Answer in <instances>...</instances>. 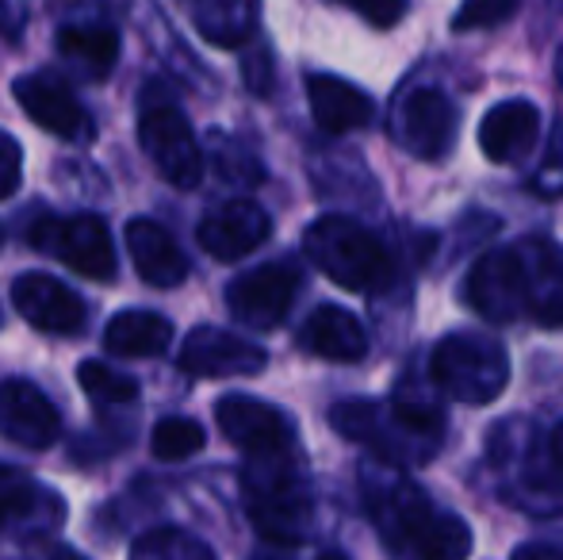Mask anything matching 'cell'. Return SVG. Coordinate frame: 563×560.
Masks as SVG:
<instances>
[{"label": "cell", "mask_w": 563, "mask_h": 560, "mask_svg": "<svg viewBox=\"0 0 563 560\" xmlns=\"http://www.w3.org/2000/svg\"><path fill=\"white\" fill-rule=\"evenodd\" d=\"M464 299L472 311L490 322H518L526 319V296H521V270L514 246L490 250L472 265L464 284Z\"/></svg>", "instance_id": "5bb4252c"}, {"label": "cell", "mask_w": 563, "mask_h": 560, "mask_svg": "<svg viewBox=\"0 0 563 560\" xmlns=\"http://www.w3.org/2000/svg\"><path fill=\"white\" fill-rule=\"evenodd\" d=\"M460 128V108L449 100V92L433 85L402 92L391 112V139L418 162H441L452 150Z\"/></svg>", "instance_id": "9c48e42d"}, {"label": "cell", "mask_w": 563, "mask_h": 560, "mask_svg": "<svg viewBox=\"0 0 563 560\" xmlns=\"http://www.w3.org/2000/svg\"><path fill=\"white\" fill-rule=\"evenodd\" d=\"M273 223L268 211L253 200H227L216 211L203 216V223L196 227L203 254H211L216 262H242L245 254H253L257 246H265Z\"/></svg>", "instance_id": "9a60e30c"}, {"label": "cell", "mask_w": 563, "mask_h": 560, "mask_svg": "<svg viewBox=\"0 0 563 560\" xmlns=\"http://www.w3.org/2000/svg\"><path fill=\"white\" fill-rule=\"evenodd\" d=\"M27 242L43 254L66 262L74 273L89 281H115L119 262H115V246H112V231L100 216H69L58 219L51 211H38L27 227Z\"/></svg>", "instance_id": "52a82bcc"}, {"label": "cell", "mask_w": 563, "mask_h": 560, "mask_svg": "<svg viewBox=\"0 0 563 560\" xmlns=\"http://www.w3.org/2000/svg\"><path fill=\"white\" fill-rule=\"evenodd\" d=\"M338 4L353 8L364 23H372V28H379V31L395 28V23H399L402 15H407V8H410L407 0H338Z\"/></svg>", "instance_id": "1f68e13d"}, {"label": "cell", "mask_w": 563, "mask_h": 560, "mask_svg": "<svg viewBox=\"0 0 563 560\" xmlns=\"http://www.w3.org/2000/svg\"><path fill=\"white\" fill-rule=\"evenodd\" d=\"M203 446H208V433H203V426L192 419H165L154 426V433H150V453L165 464L188 461V457L200 453Z\"/></svg>", "instance_id": "4316f807"}, {"label": "cell", "mask_w": 563, "mask_h": 560, "mask_svg": "<svg viewBox=\"0 0 563 560\" xmlns=\"http://www.w3.org/2000/svg\"><path fill=\"white\" fill-rule=\"evenodd\" d=\"M330 426L349 441H361L364 449L395 469H418L433 461L445 441V415L422 396H395L387 404L379 399H341L330 411Z\"/></svg>", "instance_id": "3957f363"}, {"label": "cell", "mask_w": 563, "mask_h": 560, "mask_svg": "<svg viewBox=\"0 0 563 560\" xmlns=\"http://www.w3.org/2000/svg\"><path fill=\"white\" fill-rule=\"evenodd\" d=\"M560 433H563V426H560Z\"/></svg>", "instance_id": "8d00e7d4"}, {"label": "cell", "mask_w": 563, "mask_h": 560, "mask_svg": "<svg viewBox=\"0 0 563 560\" xmlns=\"http://www.w3.org/2000/svg\"><path fill=\"white\" fill-rule=\"evenodd\" d=\"M560 4H563V0H560Z\"/></svg>", "instance_id": "74e56055"}, {"label": "cell", "mask_w": 563, "mask_h": 560, "mask_svg": "<svg viewBox=\"0 0 563 560\" xmlns=\"http://www.w3.org/2000/svg\"><path fill=\"white\" fill-rule=\"evenodd\" d=\"M299 296V273L288 262H268L230 281L227 304L238 322L253 330H276Z\"/></svg>", "instance_id": "30bf717a"}, {"label": "cell", "mask_w": 563, "mask_h": 560, "mask_svg": "<svg viewBox=\"0 0 563 560\" xmlns=\"http://www.w3.org/2000/svg\"><path fill=\"white\" fill-rule=\"evenodd\" d=\"M0 438L23 449H51L62 438L58 407L31 381H0Z\"/></svg>", "instance_id": "2e32d148"}, {"label": "cell", "mask_w": 563, "mask_h": 560, "mask_svg": "<svg viewBox=\"0 0 563 560\" xmlns=\"http://www.w3.org/2000/svg\"><path fill=\"white\" fill-rule=\"evenodd\" d=\"M556 81H560V89H563V46H560V54H556Z\"/></svg>", "instance_id": "e575fe53"}, {"label": "cell", "mask_w": 563, "mask_h": 560, "mask_svg": "<svg viewBox=\"0 0 563 560\" xmlns=\"http://www.w3.org/2000/svg\"><path fill=\"white\" fill-rule=\"evenodd\" d=\"M364 510L379 530V541L395 557L460 560L472 553V530L460 515L441 510L426 487H418L395 464H372L361 476Z\"/></svg>", "instance_id": "6da1fadb"}, {"label": "cell", "mask_w": 563, "mask_h": 560, "mask_svg": "<svg viewBox=\"0 0 563 560\" xmlns=\"http://www.w3.org/2000/svg\"><path fill=\"white\" fill-rule=\"evenodd\" d=\"M139 142L154 169L173 188H196L203 180V150L173 100H146L139 116Z\"/></svg>", "instance_id": "ba28073f"}, {"label": "cell", "mask_w": 563, "mask_h": 560, "mask_svg": "<svg viewBox=\"0 0 563 560\" xmlns=\"http://www.w3.org/2000/svg\"><path fill=\"white\" fill-rule=\"evenodd\" d=\"M487 469L510 507L537 518L563 515V433L533 419H506L490 430Z\"/></svg>", "instance_id": "7a4b0ae2"}, {"label": "cell", "mask_w": 563, "mask_h": 560, "mask_svg": "<svg viewBox=\"0 0 563 560\" xmlns=\"http://www.w3.org/2000/svg\"><path fill=\"white\" fill-rule=\"evenodd\" d=\"M216 150H219V173H223L227 180H234V185H257V180L265 177L257 157L245 146H238V142L216 135Z\"/></svg>", "instance_id": "4dcf8cb0"}, {"label": "cell", "mask_w": 563, "mask_h": 560, "mask_svg": "<svg viewBox=\"0 0 563 560\" xmlns=\"http://www.w3.org/2000/svg\"><path fill=\"white\" fill-rule=\"evenodd\" d=\"M521 270V296H526V319L541 327H563V246L541 234L514 242Z\"/></svg>", "instance_id": "7c38bea8"}, {"label": "cell", "mask_w": 563, "mask_h": 560, "mask_svg": "<svg viewBox=\"0 0 563 560\" xmlns=\"http://www.w3.org/2000/svg\"><path fill=\"white\" fill-rule=\"evenodd\" d=\"M245 507L257 534L273 546H303L311 534V487L296 464V449L288 453L250 457L242 476Z\"/></svg>", "instance_id": "277c9868"}, {"label": "cell", "mask_w": 563, "mask_h": 560, "mask_svg": "<svg viewBox=\"0 0 563 560\" xmlns=\"http://www.w3.org/2000/svg\"><path fill=\"white\" fill-rule=\"evenodd\" d=\"M303 254L319 273L341 284L345 292H376L395 277L391 250L379 242L376 231L349 216H322L307 227Z\"/></svg>", "instance_id": "5b68a950"}, {"label": "cell", "mask_w": 563, "mask_h": 560, "mask_svg": "<svg viewBox=\"0 0 563 560\" xmlns=\"http://www.w3.org/2000/svg\"><path fill=\"white\" fill-rule=\"evenodd\" d=\"M307 100H311V116L319 131L327 135H349L372 123L376 108L364 89L334 74H307Z\"/></svg>", "instance_id": "ffe728a7"}, {"label": "cell", "mask_w": 563, "mask_h": 560, "mask_svg": "<svg viewBox=\"0 0 563 560\" xmlns=\"http://www.w3.org/2000/svg\"><path fill=\"white\" fill-rule=\"evenodd\" d=\"M12 92L20 100L23 116L35 120L43 131L69 142L89 139V116H85V108L77 105V97L62 81H54L46 74H27V77H15Z\"/></svg>", "instance_id": "ac0fdd59"}, {"label": "cell", "mask_w": 563, "mask_h": 560, "mask_svg": "<svg viewBox=\"0 0 563 560\" xmlns=\"http://www.w3.org/2000/svg\"><path fill=\"white\" fill-rule=\"evenodd\" d=\"M23 185V150L12 135L0 131V200H12Z\"/></svg>", "instance_id": "d6a6232c"}, {"label": "cell", "mask_w": 563, "mask_h": 560, "mask_svg": "<svg viewBox=\"0 0 563 560\" xmlns=\"http://www.w3.org/2000/svg\"><path fill=\"white\" fill-rule=\"evenodd\" d=\"M245 85H250V92H257V97L273 92V54H268L265 46L245 58Z\"/></svg>", "instance_id": "836d02e7"}, {"label": "cell", "mask_w": 563, "mask_h": 560, "mask_svg": "<svg viewBox=\"0 0 563 560\" xmlns=\"http://www.w3.org/2000/svg\"><path fill=\"white\" fill-rule=\"evenodd\" d=\"M12 307L43 334H81L85 299L69 284L46 273H23L12 284Z\"/></svg>", "instance_id": "e0dca14e"}, {"label": "cell", "mask_w": 563, "mask_h": 560, "mask_svg": "<svg viewBox=\"0 0 563 560\" xmlns=\"http://www.w3.org/2000/svg\"><path fill=\"white\" fill-rule=\"evenodd\" d=\"M77 384H81V392L92 404H104V407H126L139 399V381L108 369L104 361H81L77 365Z\"/></svg>", "instance_id": "484cf974"}, {"label": "cell", "mask_w": 563, "mask_h": 560, "mask_svg": "<svg viewBox=\"0 0 563 560\" xmlns=\"http://www.w3.org/2000/svg\"><path fill=\"white\" fill-rule=\"evenodd\" d=\"M196 31L216 46H242L261 23V0H196Z\"/></svg>", "instance_id": "d4e9b609"}, {"label": "cell", "mask_w": 563, "mask_h": 560, "mask_svg": "<svg viewBox=\"0 0 563 560\" xmlns=\"http://www.w3.org/2000/svg\"><path fill=\"white\" fill-rule=\"evenodd\" d=\"M430 376L456 404H495L510 384V353L475 330H452L430 358Z\"/></svg>", "instance_id": "8992f818"}, {"label": "cell", "mask_w": 563, "mask_h": 560, "mask_svg": "<svg viewBox=\"0 0 563 560\" xmlns=\"http://www.w3.org/2000/svg\"><path fill=\"white\" fill-rule=\"evenodd\" d=\"M134 557H211V549L203 541H196L192 534L177 530V526H162V530H146L142 538H134L131 546Z\"/></svg>", "instance_id": "f1b7e54d"}, {"label": "cell", "mask_w": 563, "mask_h": 560, "mask_svg": "<svg viewBox=\"0 0 563 560\" xmlns=\"http://www.w3.org/2000/svg\"><path fill=\"white\" fill-rule=\"evenodd\" d=\"M541 139V112L529 100H503L479 123V150L495 165H518Z\"/></svg>", "instance_id": "d6986e66"}, {"label": "cell", "mask_w": 563, "mask_h": 560, "mask_svg": "<svg viewBox=\"0 0 563 560\" xmlns=\"http://www.w3.org/2000/svg\"><path fill=\"white\" fill-rule=\"evenodd\" d=\"M126 250H131L134 273L154 288H177L188 277V257L169 231L154 219L126 223Z\"/></svg>", "instance_id": "7402d4cb"}, {"label": "cell", "mask_w": 563, "mask_h": 560, "mask_svg": "<svg viewBox=\"0 0 563 560\" xmlns=\"http://www.w3.org/2000/svg\"><path fill=\"white\" fill-rule=\"evenodd\" d=\"M177 365L188 376H208V381H230V376H257L268 365V353L245 338L219 327H196L177 353Z\"/></svg>", "instance_id": "4fadbf2b"}, {"label": "cell", "mask_w": 563, "mask_h": 560, "mask_svg": "<svg viewBox=\"0 0 563 560\" xmlns=\"http://www.w3.org/2000/svg\"><path fill=\"white\" fill-rule=\"evenodd\" d=\"M173 342V322L157 311H119L104 327V345L115 358H162Z\"/></svg>", "instance_id": "603a6c76"}, {"label": "cell", "mask_w": 563, "mask_h": 560, "mask_svg": "<svg viewBox=\"0 0 563 560\" xmlns=\"http://www.w3.org/2000/svg\"><path fill=\"white\" fill-rule=\"evenodd\" d=\"M58 54L85 77H108L119 62V35L104 23H69L58 31Z\"/></svg>", "instance_id": "cb8c5ba5"}, {"label": "cell", "mask_w": 563, "mask_h": 560, "mask_svg": "<svg viewBox=\"0 0 563 560\" xmlns=\"http://www.w3.org/2000/svg\"><path fill=\"white\" fill-rule=\"evenodd\" d=\"M521 8V0H464L452 20V31H483L498 28V23L514 20Z\"/></svg>", "instance_id": "f546056e"}, {"label": "cell", "mask_w": 563, "mask_h": 560, "mask_svg": "<svg viewBox=\"0 0 563 560\" xmlns=\"http://www.w3.org/2000/svg\"><path fill=\"white\" fill-rule=\"evenodd\" d=\"M0 242H4V231H0Z\"/></svg>", "instance_id": "d590c367"}, {"label": "cell", "mask_w": 563, "mask_h": 560, "mask_svg": "<svg viewBox=\"0 0 563 560\" xmlns=\"http://www.w3.org/2000/svg\"><path fill=\"white\" fill-rule=\"evenodd\" d=\"M216 422L223 438L245 457H268L296 449V426L284 411L253 396H223L216 404Z\"/></svg>", "instance_id": "8fae6325"}, {"label": "cell", "mask_w": 563, "mask_h": 560, "mask_svg": "<svg viewBox=\"0 0 563 560\" xmlns=\"http://www.w3.org/2000/svg\"><path fill=\"white\" fill-rule=\"evenodd\" d=\"M46 495L51 492H43L27 472L12 469V464H0V526H12V523H20V518H31Z\"/></svg>", "instance_id": "83f0119b"}, {"label": "cell", "mask_w": 563, "mask_h": 560, "mask_svg": "<svg viewBox=\"0 0 563 560\" xmlns=\"http://www.w3.org/2000/svg\"><path fill=\"white\" fill-rule=\"evenodd\" d=\"M299 345L322 361L353 365V361H364V353H368V330L361 327V319L353 311H345L338 304H322L314 307V315L299 330Z\"/></svg>", "instance_id": "44dd1931"}]
</instances>
